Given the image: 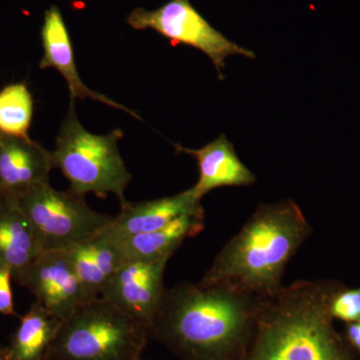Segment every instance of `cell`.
Here are the masks:
<instances>
[{"label":"cell","mask_w":360,"mask_h":360,"mask_svg":"<svg viewBox=\"0 0 360 360\" xmlns=\"http://www.w3.org/2000/svg\"><path fill=\"white\" fill-rule=\"evenodd\" d=\"M310 232L295 201L259 205L217 253L198 284L231 288L257 300L274 295L283 286L286 265Z\"/></svg>","instance_id":"1"},{"label":"cell","mask_w":360,"mask_h":360,"mask_svg":"<svg viewBox=\"0 0 360 360\" xmlns=\"http://www.w3.org/2000/svg\"><path fill=\"white\" fill-rule=\"evenodd\" d=\"M257 302L222 286L179 283L165 290L149 335L184 360H221L255 323Z\"/></svg>","instance_id":"2"},{"label":"cell","mask_w":360,"mask_h":360,"mask_svg":"<svg viewBox=\"0 0 360 360\" xmlns=\"http://www.w3.org/2000/svg\"><path fill=\"white\" fill-rule=\"evenodd\" d=\"M321 283L297 281L257 302V335L245 360H347Z\"/></svg>","instance_id":"3"},{"label":"cell","mask_w":360,"mask_h":360,"mask_svg":"<svg viewBox=\"0 0 360 360\" xmlns=\"http://www.w3.org/2000/svg\"><path fill=\"white\" fill-rule=\"evenodd\" d=\"M75 101L70 97V110L51 151L53 167L70 181V193L82 198L94 193L101 198L112 193L122 208L129 202L124 193L132 179L118 148L123 132L91 134L78 120Z\"/></svg>","instance_id":"4"},{"label":"cell","mask_w":360,"mask_h":360,"mask_svg":"<svg viewBox=\"0 0 360 360\" xmlns=\"http://www.w3.org/2000/svg\"><path fill=\"white\" fill-rule=\"evenodd\" d=\"M148 326L99 297L61 321L47 360H142Z\"/></svg>","instance_id":"5"},{"label":"cell","mask_w":360,"mask_h":360,"mask_svg":"<svg viewBox=\"0 0 360 360\" xmlns=\"http://www.w3.org/2000/svg\"><path fill=\"white\" fill-rule=\"evenodd\" d=\"M16 201L42 251L70 250L101 233L113 219L90 208L84 198L49 184L35 187Z\"/></svg>","instance_id":"6"},{"label":"cell","mask_w":360,"mask_h":360,"mask_svg":"<svg viewBox=\"0 0 360 360\" xmlns=\"http://www.w3.org/2000/svg\"><path fill=\"white\" fill-rule=\"evenodd\" d=\"M127 22L135 30H153L175 44H184L206 54L212 61L220 79L225 59L231 56L255 58V52L243 49L224 37L193 6L189 0H170L153 11L137 8Z\"/></svg>","instance_id":"7"},{"label":"cell","mask_w":360,"mask_h":360,"mask_svg":"<svg viewBox=\"0 0 360 360\" xmlns=\"http://www.w3.org/2000/svg\"><path fill=\"white\" fill-rule=\"evenodd\" d=\"M168 260L125 262L106 284L101 297L149 329L167 290L163 276Z\"/></svg>","instance_id":"8"},{"label":"cell","mask_w":360,"mask_h":360,"mask_svg":"<svg viewBox=\"0 0 360 360\" xmlns=\"http://www.w3.org/2000/svg\"><path fill=\"white\" fill-rule=\"evenodd\" d=\"M22 286L61 321L87 302L68 250L42 251L28 270Z\"/></svg>","instance_id":"9"},{"label":"cell","mask_w":360,"mask_h":360,"mask_svg":"<svg viewBox=\"0 0 360 360\" xmlns=\"http://www.w3.org/2000/svg\"><path fill=\"white\" fill-rule=\"evenodd\" d=\"M51 151L30 137L0 134V195L18 200L35 187L49 184Z\"/></svg>","instance_id":"10"},{"label":"cell","mask_w":360,"mask_h":360,"mask_svg":"<svg viewBox=\"0 0 360 360\" xmlns=\"http://www.w3.org/2000/svg\"><path fill=\"white\" fill-rule=\"evenodd\" d=\"M201 212V200L189 188L160 200L127 203L101 233L110 240L120 241L158 231L180 217Z\"/></svg>","instance_id":"11"},{"label":"cell","mask_w":360,"mask_h":360,"mask_svg":"<svg viewBox=\"0 0 360 360\" xmlns=\"http://www.w3.org/2000/svg\"><path fill=\"white\" fill-rule=\"evenodd\" d=\"M42 45H44V56L39 63L40 70L53 68L65 77L70 91V97L99 101L129 113L132 117L141 120V116L134 111L130 110L127 106L116 103L110 97L103 96L89 89L82 82L77 66H75V54L71 44L70 34L63 15L58 7L51 6L45 13L44 26L41 30Z\"/></svg>","instance_id":"12"},{"label":"cell","mask_w":360,"mask_h":360,"mask_svg":"<svg viewBox=\"0 0 360 360\" xmlns=\"http://www.w3.org/2000/svg\"><path fill=\"white\" fill-rule=\"evenodd\" d=\"M179 153L193 156L198 160L200 176L191 191L200 200L215 188L224 186H248L255 176L241 162L233 146L224 134L200 149L175 144Z\"/></svg>","instance_id":"13"},{"label":"cell","mask_w":360,"mask_h":360,"mask_svg":"<svg viewBox=\"0 0 360 360\" xmlns=\"http://www.w3.org/2000/svg\"><path fill=\"white\" fill-rule=\"evenodd\" d=\"M41 252L18 201L0 198V265L11 270L14 281L22 286L28 270Z\"/></svg>","instance_id":"14"},{"label":"cell","mask_w":360,"mask_h":360,"mask_svg":"<svg viewBox=\"0 0 360 360\" xmlns=\"http://www.w3.org/2000/svg\"><path fill=\"white\" fill-rule=\"evenodd\" d=\"M86 300L99 297L116 271L127 262L120 245L101 233L68 250Z\"/></svg>","instance_id":"15"},{"label":"cell","mask_w":360,"mask_h":360,"mask_svg":"<svg viewBox=\"0 0 360 360\" xmlns=\"http://www.w3.org/2000/svg\"><path fill=\"white\" fill-rule=\"evenodd\" d=\"M205 227V212L184 215L158 231L115 241L127 262H153L172 257L186 239L198 236Z\"/></svg>","instance_id":"16"},{"label":"cell","mask_w":360,"mask_h":360,"mask_svg":"<svg viewBox=\"0 0 360 360\" xmlns=\"http://www.w3.org/2000/svg\"><path fill=\"white\" fill-rule=\"evenodd\" d=\"M60 323V319L39 302H33L21 317L8 345L1 347L4 360H47Z\"/></svg>","instance_id":"17"},{"label":"cell","mask_w":360,"mask_h":360,"mask_svg":"<svg viewBox=\"0 0 360 360\" xmlns=\"http://www.w3.org/2000/svg\"><path fill=\"white\" fill-rule=\"evenodd\" d=\"M33 101L25 84L7 85L0 91V134L27 139Z\"/></svg>","instance_id":"18"},{"label":"cell","mask_w":360,"mask_h":360,"mask_svg":"<svg viewBox=\"0 0 360 360\" xmlns=\"http://www.w3.org/2000/svg\"><path fill=\"white\" fill-rule=\"evenodd\" d=\"M331 316L341 321L356 322L360 321V288L343 291L333 296L330 300Z\"/></svg>","instance_id":"19"},{"label":"cell","mask_w":360,"mask_h":360,"mask_svg":"<svg viewBox=\"0 0 360 360\" xmlns=\"http://www.w3.org/2000/svg\"><path fill=\"white\" fill-rule=\"evenodd\" d=\"M11 270L0 265V314L16 315L14 309L13 290H11Z\"/></svg>","instance_id":"20"},{"label":"cell","mask_w":360,"mask_h":360,"mask_svg":"<svg viewBox=\"0 0 360 360\" xmlns=\"http://www.w3.org/2000/svg\"><path fill=\"white\" fill-rule=\"evenodd\" d=\"M1 347H0V360H4V356H2L1 354Z\"/></svg>","instance_id":"21"},{"label":"cell","mask_w":360,"mask_h":360,"mask_svg":"<svg viewBox=\"0 0 360 360\" xmlns=\"http://www.w3.org/2000/svg\"><path fill=\"white\" fill-rule=\"evenodd\" d=\"M0 198H1V195H0Z\"/></svg>","instance_id":"22"}]
</instances>
